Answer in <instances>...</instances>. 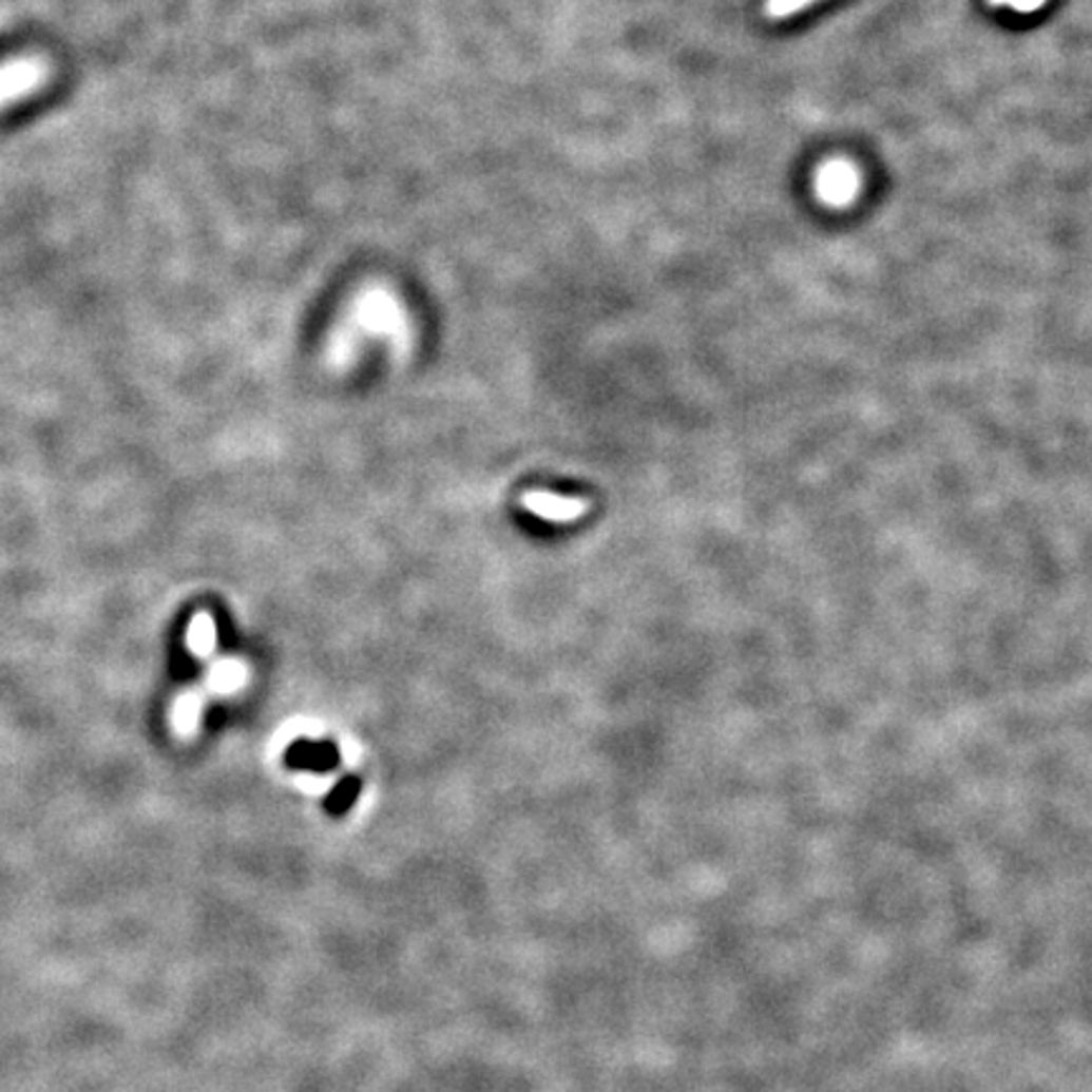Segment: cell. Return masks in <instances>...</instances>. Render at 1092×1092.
Instances as JSON below:
<instances>
[{"mask_svg":"<svg viewBox=\"0 0 1092 1092\" xmlns=\"http://www.w3.org/2000/svg\"><path fill=\"white\" fill-rule=\"evenodd\" d=\"M523 506L534 511L541 519L552 521H574L579 516L587 514V501L582 498H567V496H554L544 494V491H532V494L523 496Z\"/></svg>","mask_w":1092,"mask_h":1092,"instance_id":"6da1fadb","label":"cell"},{"mask_svg":"<svg viewBox=\"0 0 1092 1092\" xmlns=\"http://www.w3.org/2000/svg\"><path fill=\"white\" fill-rule=\"evenodd\" d=\"M188 640H190V648H193V653L197 657H208L210 653H213V645H215L213 617L206 615V612L195 615L193 625H190Z\"/></svg>","mask_w":1092,"mask_h":1092,"instance_id":"3957f363","label":"cell"},{"mask_svg":"<svg viewBox=\"0 0 1092 1092\" xmlns=\"http://www.w3.org/2000/svg\"><path fill=\"white\" fill-rule=\"evenodd\" d=\"M357 794H360V779L349 777L331 789V794L327 797V802H324V807H327V812L331 817H342L349 807H352Z\"/></svg>","mask_w":1092,"mask_h":1092,"instance_id":"277c9868","label":"cell"},{"mask_svg":"<svg viewBox=\"0 0 1092 1092\" xmlns=\"http://www.w3.org/2000/svg\"><path fill=\"white\" fill-rule=\"evenodd\" d=\"M817 0H766L764 3V16L771 18V21H779V18H789L802 13L809 5H815Z\"/></svg>","mask_w":1092,"mask_h":1092,"instance_id":"5b68a950","label":"cell"},{"mask_svg":"<svg viewBox=\"0 0 1092 1092\" xmlns=\"http://www.w3.org/2000/svg\"><path fill=\"white\" fill-rule=\"evenodd\" d=\"M289 764L299 769H317L329 771L337 764V753L331 746H314V744H296L289 751Z\"/></svg>","mask_w":1092,"mask_h":1092,"instance_id":"7a4b0ae2","label":"cell"},{"mask_svg":"<svg viewBox=\"0 0 1092 1092\" xmlns=\"http://www.w3.org/2000/svg\"><path fill=\"white\" fill-rule=\"evenodd\" d=\"M989 5H999V8H1012L1017 13H1034L1039 11L1047 0H986Z\"/></svg>","mask_w":1092,"mask_h":1092,"instance_id":"8992f818","label":"cell"}]
</instances>
